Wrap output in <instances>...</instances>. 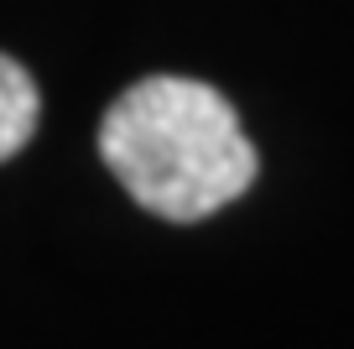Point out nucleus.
<instances>
[{
    "label": "nucleus",
    "mask_w": 354,
    "mask_h": 349,
    "mask_svg": "<svg viewBox=\"0 0 354 349\" xmlns=\"http://www.w3.org/2000/svg\"><path fill=\"white\" fill-rule=\"evenodd\" d=\"M100 156L156 219L198 224L255 183V146L214 84L156 73L131 84L100 120Z\"/></svg>",
    "instance_id": "1"
},
{
    "label": "nucleus",
    "mask_w": 354,
    "mask_h": 349,
    "mask_svg": "<svg viewBox=\"0 0 354 349\" xmlns=\"http://www.w3.org/2000/svg\"><path fill=\"white\" fill-rule=\"evenodd\" d=\"M37 120H42V94H37L32 73L0 53V162H11L32 141Z\"/></svg>",
    "instance_id": "2"
}]
</instances>
